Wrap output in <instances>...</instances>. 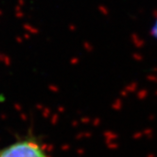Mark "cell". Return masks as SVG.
I'll return each mask as SVG.
<instances>
[{
  "instance_id": "cell-1",
  "label": "cell",
  "mask_w": 157,
  "mask_h": 157,
  "mask_svg": "<svg viewBox=\"0 0 157 157\" xmlns=\"http://www.w3.org/2000/svg\"><path fill=\"white\" fill-rule=\"evenodd\" d=\"M0 157H50L33 137L19 139L0 150Z\"/></svg>"
}]
</instances>
